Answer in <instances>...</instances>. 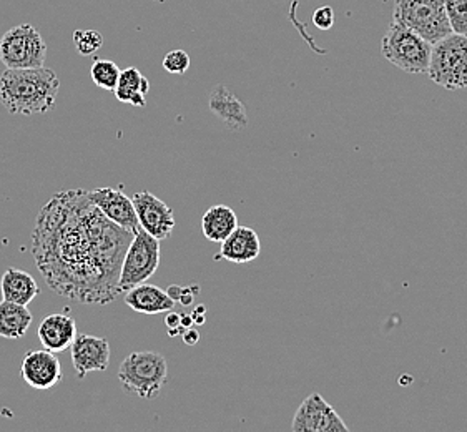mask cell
<instances>
[{"label": "cell", "mask_w": 467, "mask_h": 432, "mask_svg": "<svg viewBox=\"0 0 467 432\" xmlns=\"http://www.w3.org/2000/svg\"><path fill=\"white\" fill-rule=\"evenodd\" d=\"M208 108L226 129L240 132L250 123L244 102L230 92L224 85H216L215 90L208 97Z\"/></svg>", "instance_id": "14"}, {"label": "cell", "mask_w": 467, "mask_h": 432, "mask_svg": "<svg viewBox=\"0 0 467 432\" xmlns=\"http://www.w3.org/2000/svg\"><path fill=\"white\" fill-rule=\"evenodd\" d=\"M238 226V216L226 205H215L206 211L202 218V230L206 240L213 243H222L234 233Z\"/></svg>", "instance_id": "20"}, {"label": "cell", "mask_w": 467, "mask_h": 432, "mask_svg": "<svg viewBox=\"0 0 467 432\" xmlns=\"http://www.w3.org/2000/svg\"><path fill=\"white\" fill-rule=\"evenodd\" d=\"M120 72H122L120 67L117 66L113 60L97 58L92 64V68H90V77H92V80H94L97 87L113 92L115 87L119 84Z\"/></svg>", "instance_id": "22"}, {"label": "cell", "mask_w": 467, "mask_h": 432, "mask_svg": "<svg viewBox=\"0 0 467 432\" xmlns=\"http://www.w3.org/2000/svg\"><path fill=\"white\" fill-rule=\"evenodd\" d=\"M70 353L78 379H85L88 373H103L110 365V345L105 338L77 334L70 346Z\"/></svg>", "instance_id": "12"}, {"label": "cell", "mask_w": 467, "mask_h": 432, "mask_svg": "<svg viewBox=\"0 0 467 432\" xmlns=\"http://www.w3.org/2000/svg\"><path fill=\"white\" fill-rule=\"evenodd\" d=\"M38 341L52 353H62L72 346L77 338V324L72 316L64 313H54L40 323Z\"/></svg>", "instance_id": "16"}, {"label": "cell", "mask_w": 467, "mask_h": 432, "mask_svg": "<svg viewBox=\"0 0 467 432\" xmlns=\"http://www.w3.org/2000/svg\"><path fill=\"white\" fill-rule=\"evenodd\" d=\"M444 5L452 32L467 36V0H444Z\"/></svg>", "instance_id": "24"}, {"label": "cell", "mask_w": 467, "mask_h": 432, "mask_svg": "<svg viewBox=\"0 0 467 432\" xmlns=\"http://www.w3.org/2000/svg\"><path fill=\"white\" fill-rule=\"evenodd\" d=\"M87 193L94 201L95 207L99 208L115 225L122 226L123 230L130 233H135L140 228L131 198L127 197L120 190L107 187V189L87 190Z\"/></svg>", "instance_id": "13"}, {"label": "cell", "mask_w": 467, "mask_h": 432, "mask_svg": "<svg viewBox=\"0 0 467 432\" xmlns=\"http://www.w3.org/2000/svg\"><path fill=\"white\" fill-rule=\"evenodd\" d=\"M47 44L37 28L20 24L0 38V62L5 68H38L47 58Z\"/></svg>", "instance_id": "7"}, {"label": "cell", "mask_w": 467, "mask_h": 432, "mask_svg": "<svg viewBox=\"0 0 467 432\" xmlns=\"http://www.w3.org/2000/svg\"><path fill=\"white\" fill-rule=\"evenodd\" d=\"M123 391L140 399H157L169 381V363L155 351H135L119 367Z\"/></svg>", "instance_id": "3"}, {"label": "cell", "mask_w": 467, "mask_h": 432, "mask_svg": "<svg viewBox=\"0 0 467 432\" xmlns=\"http://www.w3.org/2000/svg\"><path fill=\"white\" fill-rule=\"evenodd\" d=\"M149 78L141 76L140 70L135 67H129L120 72L119 84L115 87L113 94L119 102L133 105V107H145V97L149 94Z\"/></svg>", "instance_id": "19"}, {"label": "cell", "mask_w": 467, "mask_h": 432, "mask_svg": "<svg viewBox=\"0 0 467 432\" xmlns=\"http://www.w3.org/2000/svg\"><path fill=\"white\" fill-rule=\"evenodd\" d=\"M32 324V313L27 306L12 301L0 303V338L20 339Z\"/></svg>", "instance_id": "21"}, {"label": "cell", "mask_w": 467, "mask_h": 432, "mask_svg": "<svg viewBox=\"0 0 467 432\" xmlns=\"http://www.w3.org/2000/svg\"><path fill=\"white\" fill-rule=\"evenodd\" d=\"M123 294H125V304L130 310L141 314L167 313L173 310L175 306V301L170 298L169 293L149 283H140Z\"/></svg>", "instance_id": "17"}, {"label": "cell", "mask_w": 467, "mask_h": 432, "mask_svg": "<svg viewBox=\"0 0 467 432\" xmlns=\"http://www.w3.org/2000/svg\"><path fill=\"white\" fill-rule=\"evenodd\" d=\"M133 233L103 215L87 190L58 191L38 211L32 253L52 292L80 304H110Z\"/></svg>", "instance_id": "1"}, {"label": "cell", "mask_w": 467, "mask_h": 432, "mask_svg": "<svg viewBox=\"0 0 467 432\" xmlns=\"http://www.w3.org/2000/svg\"><path fill=\"white\" fill-rule=\"evenodd\" d=\"M60 80L52 68H5L0 76V102L12 115H44L56 107Z\"/></svg>", "instance_id": "2"}, {"label": "cell", "mask_w": 467, "mask_h": 432, "mask_svg": "<svg viewBox=\"0 0 467 432\" xmlns=\"http://www.w3.org/2000/svg\"><path fill=\"white\" fill-rule=\"evenodd\" d=\"M131 201L139 216L141 230H145L159 242L169 240L177 223L173 210L150 191L135 193Z\"/></svg>", "instance_id": "10"}, {"label": "cell", "mask_w": 467, "mask_h": 432, "mask_svg": "<svg viewBox=\"0 0 467 432\" xmlns=\"http://www.w3.org/2000/svg\"><path fill=\"white\" fill-rule=\"evenodd\" d=\"M313 24L319 30H329L335 26V10L329 5H323L313 12Z\"/></svg>", "instance_id": "27"}, {"label": "cell", "mask_w": 467, "mask_h": 432, "mask_svg": "<svg viewBox=\"0 0 467 432\" xmlns=\"http://www.w3.org/2000/svg\"><path fill=\"white\" fill-rule=\"evenodd\" d=\"M167 293H169L170 298L175 301V303H180L182 306H190V304H193L195 294L200 293V288H198L197 284H195V288H193V286H178V284H171Z\"/></svg>", "instance_id": "26"}, {"label": "cell", "mask_w": 467, "mask_h": 432, "mask_svg": "<svg viewBox=\"0 0 467 432\" xmlns=\"http://www.w3.org/2000/svg\"><path fill=\"white\" fill-rule=\"evenodd\" d=\"M165 324H167V331H169V334L171 338L180 336V334L183 333V328H182V314H178V313L167 311Z\"/></svg>", "instance_id": "28"}, {"label": "cell", "mask_w": 467, "mask_h": 432, "mask_svg": "<svg viewBox=\"0 0 467 432\" xmlns=\"http://www.w3.org/2000/svg\"><path fill=\"white\" fill-rule=\"evenodd\" d=\"M431 50L432 46L428 40L396 20L389 26L381 42L384 58L406 74L426 76L430 68Z\"/></svg>", "instance_id": "4"}, {"label": "cell", "mask_w": 467, "mask_h": 432, "mask_svg": "<svg viewBox=\"0 0 467 432\" xmlns=\"http://www.w3.org/2000/svg\"><path fill=\"white\" fill-rule=\"evenodd\" d=\"M20 376L30 387L48 391L62 381L64 371L56 353L44 348L28 351L20 365Z\"/></svg>", "instance_id": "11"}, {"label": "cell", "mask_w": 467, "mask_h": 432, "mask_svg": "<svg viewBox=\"0 0 467 432\" xmlns=\"http://www.w3.org/2000/svg\"><path fill=\"white\" fill-rule=\"evenodd\" d=\"M262 253L260 236L248 226H236L234 233L222 242L220 253L215 260H226L230 263H250Z\"/></svg>", "instance_id": "15"}, {"label": "cell", "mask_w": 467, "mask_h": 432, "mask_svg": "<svg viewBox=\"0 0 467 432\" xmlns=\"http://www.w3.org/2000/svg\"><path fill=\"white\" fill-rule=\"evenodd\" d=\"M160 264V242L149 235L145 230L139 228L123 256L119 292H129L133 286L150 280Z\"/></svg>", "instance_id": "8"}, {"label": "cell", "mask_w": 467, "mask_h": 432, "mask_svg": "<svg viewBox=\"0 0 467 432\" xmlns=\"http://www.w3.org/2000/svg\"><path fill=\"white\" fill-rule=\"evenodd\" d=\"M291 431L348 432L349 427L323 396L313 393L299 406L291 423Z\"/></svg>", "instance_id": "9"}, {"label": "cell", "mask_w": 467, "mask_h": 432, "mask_svg": "<svg viewBox=\"0 0 467 432\" xmlns=\"http://www.w3.org/2000/svg\"><path fill=\"white\" fill-rule=\"evenodd\" d=\"M434 84L446 90H462L467 87V36L449 34L432 44L428 74Z\"/></svg>", "instance_id": "5"}, {"label": "cell", "mask_w": 467, "mask_h": 432, "mask_svg": "<svg viewBox=\"0 0 467 432\" xmlns=\"http://www.w3.org/2000/svg\"><path fill=\"white\" fill-rule=\"evenodd\" d=\"M74 46L80 56H94L103 46L102 34L94 28L88 30H75Z\"/></svg>", "instance_id": "23"}, {"label": "cell", "mask_w": 467, "mask_h": 432, "mask_svg": "<svg viewBox=\"0 0 467 432\" xmlns=\"http://www.w3.org/2000/svg\"><path fill=\"white\" fill-rule=\"evenodd\" d=\"M190 56H188L185 50L182 48H175L169 52L165 58H163V68L169 72V74H175V76H183L190 68Z\"/></svg>", "instance_id": "25"}, {"label": "cell", "mask_w": 467, "mask_h": 432, "mask_svg": "<svg viewBox=\"0 0 467 432\" xmlns=\"http://www.w3.org/2000/svg\"><path fill=\"white\" fill-rule=\"evenodd\" d=\"M180 336H182L183 343L188 345V346H195V345H198V341H200V333L195 328L183 329V333Z\"/></svg>", "instance_id": "29"}, {"label": "cell", "mask_w": 467, "mask_h": 432, "mask_svg": "<svg viewBox=\"0 0 467 432\" xmlns=\"http://www.w3.org/2000/svg\"><path fill=\"white\" fill-rule=\"evenodd\" d=\"M0 292L4 300L28 306L40 294V288L30 273L9 268L0 280Z\"/></svg>", "instance_id": "18"}, {"label": "cell", "mask_w": 467, "mask_h": 432, "mask_svg": "<svg viewBox=\"0 0 467 432\" xmlns=\"http://www.w3.org/2000/svg\"><path fill=\"white\" fill-rule=\"evenodd\" d=\"M394 20L420 34L431 46L452 34L444 0H396Z\"/></svg>", "instance_id": "6"}, {"label": "cell", "mask_w": 467, "mask_h": 432, "mask_svg": "<svg viewBox=\"0 0 467 432\" xmlns=\"http://www.w3.org/2000/svg\"><path fill=\"white\" fill-rule=\"evenodd\" d=\"M192 318H193V323H195V324H203L206 321V306H203V304H198L195 311L192 313Z\"/></svg>", "instance_id": "30"}, {"label": "cell", "mask_w": 467, "mask_h": 432, "mask_svg": "<svg viewBox=\"0 0 467 432\" xmlns=\"http://www.w3.org/2000/svg\"><path fill=\"white\" fill-rule=\"evenodd\" d=\"M192 326H195L192 314H182V328L187 329L192 328Z\"/></svg>", "instance_id": "31"}]
</instances>
